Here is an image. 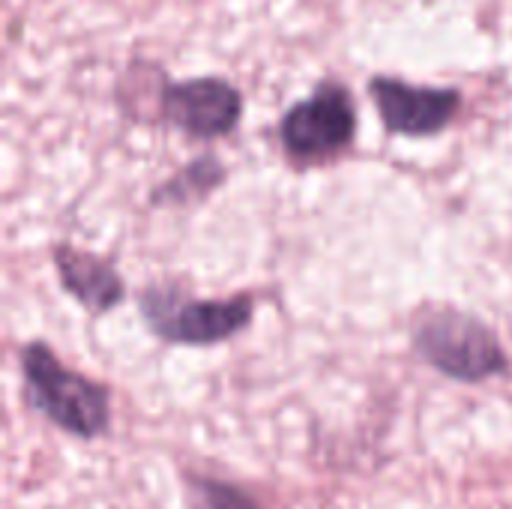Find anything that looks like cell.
Segmentation results:
<instances>
[{"mask_svg":"<svg viewBox=\"0 0 512 509\" xmlns=\"http://www.w3.org/2000/svg\"><path fill=\"white\" fill-rule=\"evenodd\" d=\"M162 111L180 132L213 141L234 132L243 114V96L222 78H195L168 84L162 93Z\"/></svg>","mask_w":512,"mask_h":509,"instance_id":"5b68a950","label":"cell"},{"mask_svg":"<svg viewBox=\"0 0 512 509\" xmlns=\"http://www.w3.org/2000/svg\"><path fill=\"white\" fill-rule=\"evenodd\" d=\"M357 132V111L342 84H324L297 102L279 123L282 147L300 159H321L345 150Z\"/></svg>","mask_w":512,"mask_h":509,"instance_id":"277c9868","label":"cell"},{"mask_svg":"<svg viewBox=\"0 0 512 509\" xmlns=\"http://www.w3.org/2000/svg\"><path fill=\"white\" fill-rule=\"evenodd\" d=\"M21 375L27 384V402L63 432L90 441L108 429V390L66 369L51 348L39 342L21 348Z\"/></svg>","mask_w":512,"mask_h":509,"instance_id":"6da1fadb","label":"cell"},{"mask_svg":"<svg viewBox=\"0 0 512 509\" xmlns=\"http://www.w3.org/2000/svg\"><path fill=\"white\" fill-rule=\"evenodd\" d=\"M414 345L429 366L453 381L480 384L507 372L498 336L474 315L456 309L426 312L414 327Z\"/></svg>","mask_w":512,"mask_h":509,"instance_id":"7a4b0ae2","label":"cell"},{"mask_svg":"<svg viewBox=\"0 0 512 509\" xmlns=\"http://www.w3.org/2000/svg\"><path fill=\"white\" fill-rule=\"evenodd\" d=\"M186 501L189 509H264L240 486L201 474H186Z\"/></svg>","mask_w":512,"mask_h":509,"instance_id":"9c48e42d","label":"cell"},{"mask_svg":"<svg viewBox=\"0 0 512 509\" xmlns=\"http://www.w3.org/2000/svg\"><path fill=\"white\" fill-rule=\"evenodd\" d=\"M54 267L60 276V285L90 312H108L123 300V279L96 255L57 246L54 249Z\"/></svg>","mask_w":512,"mask_h":509,"instance_id":"52a82bcc","label":"cell"},{"mask_svg":"<svg viewBox=\"0 0 512 509\" xmlns=\"http://www.w3.org/2000/svg\"><path fill=\"white\" fill-rule=\"evenodd\" d=\"M225 177L222 165L213 159V156H204V159H195L192 165H186L171 183L159 186L153 192V201L156 204H186L192 198H204L213 186H219Z\"/></svg>","mask_w":512,"mask_h":509,"instance_id":"ba28073f","label":"cell"},{"mask_svg":"<svg viewBox=\"0 0 512 509\" xmlns=\"http://www.w3.org/2000/svg\"><path fill=\"white\" fill-rule=\"evenodd\" d=\"M369 93L378 105L384 126L396 135H435L441 132L459 111L462 96L456 90L417 87L399 78H372Z\"/></svg>","mask_w":512,"mask_h":509,"instance_id":"8992f818","label":"cell"},{"mask_svg":"<svg viewBox=\"0 0 512 509\" xmlns=\"http://www.w3.org/2000/svg\"><path fill=\"white\" fill-rule=\"evenodd\" d=\"M252 297L192 300L174 288H150L141 294V315L147 327L174 345H216L240 333L252 321Z\"/></svg>","mask_w":512,"mask_h":509,"instance_id":"3957f363","label":"cell"}]
</instances>
